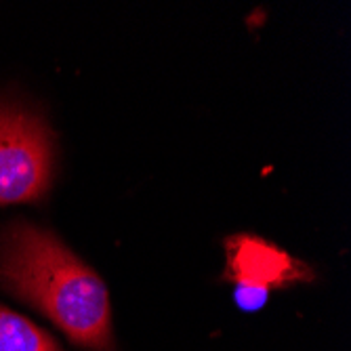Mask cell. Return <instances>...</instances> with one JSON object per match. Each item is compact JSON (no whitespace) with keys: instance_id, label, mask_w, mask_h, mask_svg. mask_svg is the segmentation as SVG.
I'll list each match as a JSON object with an SVG mask.
<instances>
[{"instance_id":"cell-4","label":"cell","mask_w":351,"mask_h":351,"mask_svg":"<svg viewBox=\"0 0 351 351\" xmlns=\"http://www.w3.org/2000/svg\"><path fill=\"white\" fill-rule=\"evenodd\" d=\"M0 351H61V347L47 330L0 305Z\"/></svg>"},{"instance_id":"cell-1","label":"cell","mask_w":351,"mask_h":351,"mask_svg":"<svg viewBox=\"0 0 351 351\" xmlns=\"http://www.w3.org/2000/svg\"><path fill=\"white\" fill-rule=\"evenodd\" d=\"M0 284L40 309L76 345L114 351L104 280L51 232L15 223L0 242Z\"/></svg>"},{"instance_id":"cell-5","label":"cell","mask_w":351,"mask_h":351,"mask_svg":"<svg viewBox=\"0 0 351 351\" xmlns=\"http://www.w3.org/2000/svg\"><path fill=\"white\" fill-rule=\"evenodd\" d=\"M236 303L244 311H257L265 305L269 291L259 289V286H248V284H236Z\"/></svg>"},{"instance_id":"cell-2","label":"cell","mask_w":351,"mask_h":351,"mask_svg":"<svg viewBox=\"0 0 351 351\" xmlns=\"http://www.w3.org/2000/svg\"><path fill=\"white\" fill-rule=\"evenodd\" d=\"M51 169L53 145L47 126L21 110L0 106V204L40 198Z\"/></svg>"},{"instance_id":"cell-3","label":"cell","mask_w":351,"mask_h":351,"mask_svg":"<svg viewBox=\"0 0 351 351\" xmlns=\"http://www.w3.org/2000/svg\"><path fill=\"white\" fill-rule=\"evenodd\" d=\"M228 259V278L236 284L259 286L269 291L274 286H286L297 280H311V269L305 263L254 236L230 238Z\"/></svg>"}]
</instances>
